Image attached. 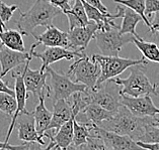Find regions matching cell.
<instances>
[{
    "label": "cell",
    "mask_w": 159,
    "mask_h": 150,
    "mask_svg": "<svg viewBox=\"0 0 159 150\" xmlns=\"http://www.w3.org/2000/svg\"><path fill=\"white\" fill-rule=\"evenodd\" d=\"M141 20H143V18L138 13H136L134 10H132L129 7L125 6L122 25L120 26L119 31L122 34H132V35H134L135 37L140 38V36L138 35V33L136 32V26H137V24Z\"/></svg>",
    "instance_id": "obj_25"
},
{
    "label": "cell",
    "mask_w": 159,
    "mask_h": 150,
    "mask_svg": "<svg viewBox=\"0 0 159 150\" xmlns=\"http://www.w3.org/2000/svg\"><path fill=\"white\" fill-rule=\"evenodd\" d=\"M17 108L16 99L13 95L0 92V112L12 118Z\"/></svg>",
    "instance_id": "obj_28"
},
{
    "label": "cell",
    "mask_w": 159,
    "mask_h": 150,
    "mask_svg": "<svg viewBox=\"0 0 159 150\" xmlns=\"http://www.w3.org/2000/svg\"><path fill=\"white\" fill-rule=\"evenodd\" d=\"M114 1L116 3H118V4H122L126 7H129L132 10H134L136 13H138L143 18L144 23L149 27L150 31H152L151 22L149 21L148 17L145 14V8H146L145 0H114Z\"/></svg>",
    "instance_id": "obj_27"
},
{
    "label": "cell",
    "mask_w": 159,
    "mask_h": 150,
    "mask_svg": "<svg viewBox=\"0 0 159 150\" xmlns=\"http://www.w3.org/2000/svg\"><path fill=\"white\" fill-rule=\"evenodd\" d=\"M51 150H65V149L61 148L60 146H58V145H55V146H53V148Z\"/></svg>",
    "instance_id": "obj_42"
},
{
    "label": "cell",
    "mask_w": 159,
    "mask_h": 150,
    "mask_svg": "<svg viewBox=\"0 0 159 150\" xmlns=\"http://www.w3.org/2000/svg\"><path fill=\"white\" fill-rule=\"evenodd\" d=\"M145 14L147 17H150L151 14L159 11V0H145Z\"/></svg>",
    "instance_id": "obj_32"
},
{
    "label": "cell",
    "mask_w": 159,
    "mask_h": 150,
    "mask_svg": "<svg viewBox=\"0 0 159 150\" xmlns=\"http://www.w3.org/2000/svg\"><path fill=\"white\" fill-rule=\"evenodd\" d=\"M92 56L99 64L100 70H102L100 77L98 81V84H96L95 88L108 80L117 78L118 76H120L122 73L125 72L127 69H130L133 66H137V65L147 64V60L144 56L139 60L124 59V57H120V56H107L103 55H93Z\"/></svg>",
    "instance_id": "obj_5"
},
{
    "label": "cell",
    "mask_w": 159,
    "mask_h": 150,
    "mask_svg": "<svg viewBox=\"0 0 159 150\" xmlns=\"http://www.w3.org/2000/svg\"><path fill=\"white\" fill-rule=\"evenodd\" d=\"M84 55V52L79 51H72V49L61 48V47H55V48H50L46 47L45 49L41 52H37L34 51L33 56L34 57H38L42 60V71H46V69L50 67V65H52L56 61H59L61 60H74L75 57H80Z\"/></svg>",
    "instance_id": "obj_13"
},
{
    "label": "cell",
    "mask_w": 159,
    "mask_h": 150,
    "mask_svg": "<svg viewBox=\"0 0 159 150\" xmlns=\"http://www.w3.org/2000/svg\"><path fill=\"white\" fill-rule=\"evenodd\" d=\"M134 37L132 34H122L119 29L112 28L107 31L98 30L95 33L94 40L103 56H119L121 49L127 44L133 42Z\"/></svg>",
    "instance_id": "obj_8"
},
{
    "label": "cell",
    "mask_w": 159,
    "mask_h": 150,
    "mask_svg": "<svg viewBox=\"0 0 159 150\" xmlns=\"http://www.w3.org/2000/svg\"><path fill=\"white\" fill-rule=\"evenodd\" d=\"M38 47V44L34 42L30 47V51L29 52H21L12 51L10 48H7L5 47L0 48V66H1V73L0 77L3 78L5 77L10 71L13 69L17 68L21 65H25L28 60H33V52Z\"/></svg>",
    "instance_id": "obj_10"
},
{
    "label": "cell",
    "mask_w": 159,
    "mask_h": 150,
    "mask_svg": "<svg viewBox=\"0 0 159 150\" xmlns=\"http://www.w3.org/2000/svg\"><path fill=\"white\" fill-rule=\"evenodd\" d=\"M99 30L98 25L94 21L89 20L85 26L75 27L68 32L69 49L84 52L91 40H93L95 33Z\"/></svg>",
    "instance_id": "obj_12"
},
{
    "label": "cell",
    "mask_w": 159,
    "mask_h": 150,
    "mask_svg": "<svg viewBox=\"0 0 159 150\" xmlns=\"http://www.w3.org/2000/svg\"><path fill=\"white\" fill-rule=\"evenodd\" d=\"M137 144L146 150H159V143H146V142L137 141Z\"/></svg>",
    "instance_id": "obj_38"
},
{
    "label": "cell",
    "mask_w": 159,
    "mask_h": 150,
    "mask_svg": "<svg viewBox=\"0 0 159 150\" xmlns=\"http://www.w3.org/2000/svg\"><path fill=\"white\" fill-rule=\"evenodd\" d=\"M95 131L102 138L104 143L111 150H146L137 144V141L126 135H120L115 132L107 131L95 125Z\"/></svg>",
    "instance_id": "obj_15"
},
{
    "label": "cell",
    "mask_w": 159,
    "mask_h": 150,
    "mask_svg": "<svg viewBox=\"0 0 159 150\" xmlns=\"http://www.w3.org/2000/svg\"><path fill=\"white\" fill-rule=\"evenodd\" d=\"M61 12L62 11L52 5L49 0H36L26 12H20L16 25L24 35H34V28L38 26L49 27L53 25L54 18Z\"/></svg>",
    "instance_id": "obj_2"
},
{
    "label": "cell",
    "mask_w": 159,
    "mask_h": 150,
    "mask_svg": "<svg viewBox=\"0 0 159 150\" xmlns=\"http://www.w3.org/2000/svg\"><path fill=\"white\" fill-rule=\"evenodd\" d=\"M30 147V142H25L20 145H10L5 141H0V150H28Z\"/></svg>",
    "instance_id": "obj_34"
},
{
    "label": "cell",
    "mask_w": 159,
    "mask_h": 150,
    "mask_svg": "<svg viewBox=\"0 0 159 150\" xmlns=\"http://www.w3.org/2000/svg\"><path fill=\"white\" fill-rule=\"evenodd\" d=\"M49 1L52 5L57 7V8H59L64 14L67 12L68 10H70L72 7L70 6V1H72V0H49Z\"/></svg>",
    "instance_id": "obj_33"
},
{
    "label": "cell",
    "mask_w": 159,
    "mask_h": 150,
    "mask_svg": "<svg viewBox=\"0 0 159 150\" xmlns=\"http://www.w3.org/2000/svg\"><path fill=\"white\" fill-rule=\"evenodd\" d=\"M53 107L54 109L52 113V120L48 127V130H54L56 132L62 125H64L71 118L76 116L73 113V110L67 100H58V101L54 102Z\"/></svg>",
    "instance_id": "obj_19"
},
{
    "label": "cell",
    "mask_w": 159,
    "mask_h": 150,
    "mask_svg": "<svg viewBox=\"0 0 159 150\" xmlns=\"http://www.w3.org/2000/svg\"><path fill=\"white\" fill-rule=\"evenodd\" d=\"M2 47V44H1V42H0V48H1Z\"/></svg>",
    "instance_id": "obj_43"
},
{
    "label": "cell",
    "mask_w": 159,
    "mask_h": 150,
    "mask_svg": "<svg viewBox=\"0 0 159 150\" xmlns=\"http://www.w3.org/2000/svg\"><path fill=\"white\" fill-rule=\"evenodd\" d=\"M92 123L78 122L74 119L73 122V141H72V150H79L81 146H83L87 142L88 138L91 136L93 132Z\"/></svg>",
    "instance_id": "obj_22"
},
{
    "label": "cell",
    "mask_w": 159,
    "mask_h": 150,
    "mask_svg": "<svg viewBox=\"0 0 159 150\" xmlns=\"http://www.w3.org/2000/svg\"><path fill=\"white\" fill-rule=\"evenodd\" d=\"M1 1V0H0ZM7 27H6V25L3 23V22L1 21V19H0V31H2V30H4V29H6Z\"/></svg>",
    "instance_id": "obj_40"
},
{
    "label": "cell",
    "mask_w": 159,
    "mask_h": 150,
    "mask_svg": "<svg viewBox=\"0 0 159 150\" xmlns=\"http://www.w3.org/2000/svg\"><path fill=\"white\" fill-rule=\"evenodd\" d=\"M115 113L110 112L102 107L96 104H89L82 112L76 116V120L78 122L92 123L95 125H100L112 117Z\"/></svg>",
    "instance_id": "obj_20"
},
{
    "label": "cell",
    "mask_w": 159,
    "mask_h": 150,
    "mask_svg": "<svg viewBox=\"0 0 159 150\" xmlns=\"http://www.w3.org/2000/svg\"><path fill=\"white\" fill-rule=\"evenodd\" d=\"M154 120V117H138L122 105L112 117L98 127L107 131L115 132L120 135L131 137L135 141L140 140L145 131V127Z\"/></svg>",
    "instance_id": "obj_1"
},
{
    "label": "cell",
    "mask_w": 159,
    "mask_h": 150,
    "mask_svg": "<svg viewBox=\"0 0 159 150\" xmlns=\"http://www.w3.org/2000/svg\"><path fill=\"white\" fill-rule=\"evenodd\" d=\"M0 92H4V93H8L10 95L15 96L14 91L9 87L8 83H5L4 81L2 80L1 77H0Z\"/></svg>",
    "instance_id": "obj_37"
},
{
    "label": "cell",
    "mask_w": 159,
    "mask_h": 150,
    "mask_svg": "<svg viewBox=\"0 0 159 150\" xmlns=\"http://www.w3.org/2000/svg\"><path fill=\"white\" fill-rule=\"evenodd\" d=\"M22 36L24 34L19 30L6 28L0 31V42L3 47L12 49V51L26 52Z\"/></svg>",
    "instance_id": "obj_23"
},
{
    "label": "cell",
    "mask_w": 159,
    "mask_h": 150,
    "mask_svg": "<svg viewBox=\"0 0 159 150\" xmlns=\"http://www.w3.org/2000/svg\"><path fill=\"white\" fill-rule=\"evenodd\" d=\"M152 124H153L154 126L159 127V118H154V121H153Z\"/></svg>",
    "instance_id": "obj_41"
},
{
    "label": "cell",
    "mask_w": 159,
    "mask_h": 150,
    "mask_svg": "<svg viewBox=\"0 0 159 150\" xmlns=\"http://www.w3.org/2000/svg\"><path fill=\"white\" fill-rule=\"evenodd\" d=\"M153 121L147 124L145 127V131L139 141L146 142V143H159V127L154 126L152 124Z\"/></svg>",
    "instance_id": "obj_30"
},
{
    "label": "cell",
    "mask_w": 159,
    "mask_h": 150,
    "mask_svg": "<svg viewBox=\"0 0 159 150\" xmlns=\"http://www.w3.org/2000/svg\"><path fill=\"white\" fill-rule=\"evenodd\" d=\"M122 105L138 117H155L159 115V108L154 105L150 96L134 98L122 95Z\"/></svg>",
    "instance_id": "obj_14"
},
{
    "label": "cell",
    "mask_w": 159,
    "mask_h": 150,
    "mask_svg": "<svg viewBox=\"0 0 159 150\" xmlns=\"http://www.w3.org/2000/svg\"><path fill=\"white\" fill-rule=\"evenodd\" d=\"M50 76L49 84V97H52L53 103L58 100H68L71 96L77 92H87L88 89L83 84L75 83L67 75H62L54 71L51 67H48Z\"/></svg>",
    "instance_id": "obj_7"
},
{
    "label": "cell",
    "mask_w": 159,
    "mask_h": 150,
    "mask_svg": "<svg viewBox=\"0 0 159 150\" xmlns=\"http://www.w3.org/2000/svg\"><path fill=\"white\" fill-rule=\"evenodd\" d=\"M79 150H111L107 145L104 143L102 138L95 131V124L93 126V132L88 138L87 142L83 146H81Z\"/></svg>",
    "instance_id": "obj_29"
},
{
    "label": "cell",
    "mask_w": 159,
    "mask_h": 150,
    "mask_svg": "<svg viewBox=\"0 0 159 150\" xmlns=\"http://www.w3.org/2000/svg\"><path fill=\"white\" fill-rule=\"evenodd\" d=\"M45 99H46V96L39 97V104L33 112L34 122H36L37 130L42 137H44V134L48 130V127L52 120V112H50V111L46 108Z\"/></svg>",
    "instance_id": "obj_21"
},
{
    "label": "cell",
    "mask_w": 159,
    "mask_h": 150,
    "mask_svg": "<svg viewBox=\"0 0 159 150\" xmlns=\"http://www.w3.org/2000/svg\"><path fill=\"white\" fill-rule=\"evenodd\" d=\"M32 60H28L22 69L24 73V81L29 93H32L36 97L46 96L49 97V85L47 84V78L49 76L48 71L40 70H30V64Z\"/></svg>",
    "instance_id": "obj_9"
},
{
    "label": "cell",
    "mask_w": 159,
    "mask_h": 150,
    "mask_svg": "<svg viewBox=\"0 0 159 150\" xmlns=\"http://www.w3.org/2000/svg\"><path fill=\"white\" fill-rule=\"evenodd\" d=\"M56 143L52 140H50V143L46 147H43V145L38 143V142H30V147L28 150H51L53 146H55Z\"/></svg>",
    "instance_id": "obj_35"
},
{
    "label": "cell",
    "mask_w": 159,
    "mask_h": 150,
    "mask_svg": "<svg viewBox=\"0 0 159 150\" xmlns=\"http://www.w3.org/2000/svg\"><path fill=\"white\" fill-rule=\"evenodd\" d=\"M100 73V66L96 60L93 56L89 57L84 53L71 65L67 76L75 83L83 84L88 90H94Z\"/></svg>",
    "instance_id": "obj_4"
},
{
    "label": "cell",
    "mask_w": 159,
    "mask_h": 150,
    "mask_svg": "<svg viewBox=\"0 0 159 150\" xmlns=\"http://www.w3.org/2000/svg\"><path fill=\"white\" fill-rule=\"evenodd\" d=\"M16 125L19 140L24 142H38L42 145H45V141L43 139L44 137H42L37 130L33 112L18 116Z\"/></svg>",
    "instance_id": "obj_16"
},
{
    "label": "cell",
    "mask_w": 159,
    "mask_h": 150,
    "mask_svg": "<svg viewBox=\"0 0 159 150\" xmlns=\"http://www.w3.org/2000/svg\"><path fill=\"white\" fill-rule=\"evenodd\" d=\"M151 25H152V31H151V33L159 32V11L155 13L152 21H151Z\"/></svg>",
    "instance_id": "obj_39"
},
{
    "label": "cell",
    "mask_w": 159,
    "mask_h": 150,
    "mask_svg": "<svg viewBox=\"0 0 159 150\" xmlns=\"http://www.w3.org/2000/svg\"><path fill=\"white\" fill-rule=\"evenodd\" d=\"M65 14H66V16L68 17L69 30H71L75 27L85 26L89 22V19L86 15V12H85L84 6L80 0H75L74 5H73L71 7V9L68 10Z\"/></svg>",
    "instance_id": "obj_24"
},
{
    "label": "cell",
    "mask_w": 159,
    "mask_h": 150,
    "mask_svg": "<svg viewBox=\"0 0 159 150\" xmlns=\"http://www.w3.org/2000/svg\"><path fill=\"white\" fill-rule=\"evenodd\" d=\"M90 104H96L110 112L116 113L122 106L121 86L111 79L94 90H88Z\"/></svg>",
    "instance_id": "obj_6"
},
{
    "label": "cell",
    "mask_w": 159,
    "mask_h": 150,
    "mask_svg": "<svg viewBox=\"0 0 159 150\" xmlns=\"http://www.w3.org/2000/svg\"><path fill=\"white\" fill-rule=\"evenodd\" d=\"M76 117L71 118L64 125H62L55 132L54 130H48L44 134V137H48L50 140L54 141L56 145L60 146L65 150H72L73 141V122Z\"/></svg>",
    "instance_id": "obj_18"
},
{
    "label": "cell",
    "mask_w": 159,
    "mask_h": 150,
    "mask_svg": "<svg viewBox=\"0 0 159 150\" xmlns=\"http://www.w3.org/2000/svg\"><path fill=\"white\" fill-rule=\"evenodd\" d=\"M18 9L17 5H11L8 6L7 4H5L4 2L0 1V19L1 21L6 25V23L8 22L11 17L13 16V13L15 10Z\"/></svg>",
    "instance_id": "obj_31"
},
{
    "label": "cell",
    "mask_w": 159,
    "mask_h": 150,
    "mask_svg": "<svg viewBox=\"0 0 159 150\" xmlns=\"http://www.w3.org/2000/svg\"><path fill=\"white\" fill-rule=\"evenodd\" d=\"M142 65H137L130 68L131 73L127 79L114 78V82L121 86L122 95L129 97H143V96L158 95L157 84H152L150 82L144 72Z\"/></svg>",
    "instance_id": "obj_3"
},
{
    "label": "cell",
    "mask_w": 159,
    "mask_h": 150,
    "mask_svg": "<svg viewBox=\"0 0 159 150\" xmlns=\"http://www.w3.org/2000/svg\"><path fill=\"white\" fill-rule=\"evenodd\" d=\"M133 42L147 60L159 64V48L157 44L145 41L141 37H134Z\"/></svg>",
    "instance_id": "obj_26"
},
{
    "label": "cell",
    "mask_w": 159,
    "mask_h": 150,
    "mask_svg": "<svg viewBox=\"0 0 159 150\" xmlns=\"http://www.w3.org/2000/svg\"><path fill=\"white\" fill-rule=\"evenodd\" d=\"M34 37L37 40L36 44L38 45L43 44L45 47L55 48H69V40H68V32H64L57 28L56 26L51 25L47 27L46 31H44L40 35H36L34 33Z\"/></svg>",
    "instance_id": "obj_17"
},
{
    "label": "cell",
    "mask_w": 159,
    "mask_h": 150,
    "mask_svg": "<svg viewBox=\"0 0 159 150\" xmlns=\"http://www.w3.org/2000/svg\"><path fill=\"white\" fill-rule=\"evenodd\" d=\"M12 78L14 79V93H15V99H16L17 103V108L15 110V113L13 117L11 118V123L8 128V132L5 137V142L8 143V140L10 138L11 133H12L15 125H16V120L18 116H20L22 114H29L30 113V111L26 110L25 105H26V100L29 98V92L26 91L25 81H24V73L21 71H16L12 73Z\"/></svg>",
    "instance_id": "obj_11"
},
{
    "label": "cell",
    "mask_w": 159,
    "mask_h": 150,
    "mask_svg": "<svg viewBox=\"0 0 159 150\" xmlns=\"http://www.w3.org/2000/svg\"><path fill=\"white\" fill-rule=\"evenodd\" d=\"M88 4H90L91 6H93L95 7V8H98L100 12H102V13H110L107 11V6L103 4V3L102 2V0H85Z\"/></svg>",
    "instance_id": "obj_36"
}]
</instances>
